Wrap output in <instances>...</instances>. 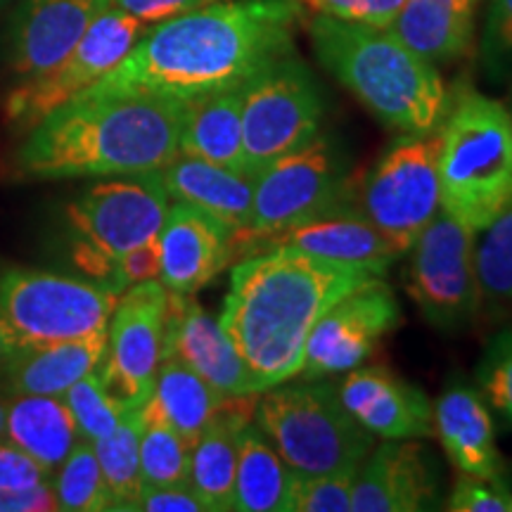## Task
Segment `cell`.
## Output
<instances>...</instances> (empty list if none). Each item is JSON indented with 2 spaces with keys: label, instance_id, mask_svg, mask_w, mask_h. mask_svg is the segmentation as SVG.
Masks as SVG:
<instances>
[{
  "label": "cell",
  "instance_id": "1",
  "mask_svg": "<svg viewBox=\"0 0 512 512\" xmlns=\"http://www.w3.org/2000/svg\"><path fill=\"white\" fill-rule=\"evenodd\" d=\"M304 0H216L152 24L117 67L76 98L157 95L195 100L242 86L292 53Z\"/></svg>",
  "mask_w": 512,
  "mask_h": 512
},
{
  "label": "cell",
  "instance_id": "2",
  "mask_svg": "<svg viewBox=\"0 0 512 512\" xmlns=\"http://www.w3.org/2000/svg\"><path fill=\"white\" fill-rule=\"evenodd\" d=\"M380 275L292 247L245 256L230 275L221 328L252 370L256 392L302 373L306 339L344 294Z\"/></svg>",
  "mask_w": 512,
  "mask_h": 512
},
{
  "label": "cell",
  "instance_id": "3",
  "mask_svg": "<svg viewBox=\"0 0 512 512\" xmlns=\"http://www.w3.org/2000/svg\"><path fill=\"white\" fill-rule=\"evenodd\" d=\"M183 110L157 95L74 98L24 133L12 164L36 181L155 174L181 155Z\"/></svg>",
  "mask_w": 512,
  "mask_h": 512
},
{
  "label": "cell",
  "instance_id": "4",
  "mask_svg": "<svg viewBox=\"0 0 512 512\" xmlns=\"http://www.w3.org/2000/svg\"><path fill=\"white\" fill-rule=\"evenodd\" d=\"M313 53L335 79L389 131H437L448 95L437 64L411 50L392 29L313 15Z\"/></svg>",
  "mask_w": 512,
  "mask_h": 512
},
{
  "label": "cell",
  "instance_id": "5",
  "mask_svg": "<svg viewBox=\"0 0 512 512\" xmlns=\"http://www.w3.org/2000/svg\"><path fill=\"white\" fill-rule=\"evenodd\" d=\"M437 131L441 209L479 235L512 202L510 110L460 88Z\"/></svg>",
  "mask_w": 512,
  "mask_h": 512
},
{
  "label": "cell",
  "instance_id": "6",
  "mask_svg": "<svg viewBox=\"0 0 512 512\" xmlns=\"http://www.w3.org/2000/svg\"><path fill=\"white\" fill-rule=\"evenodd\" d=\"M261 394L256 425L290 470L304 475L358 470L373 451V434L351 418L328 384L283 382Z\"/></svg>",
  "mask_w": 512,
  "mask_h": 512
},
{
  "label": "cell",
  "instance_id": "7",
  "mask_svg": "<svg viewBox=\"0 0 512 512\" xmlns=\"http://www.w3.org/2000/svg\"><path fill=\"white\" fill-rule=\"evenodd\" d=\"M169 200L157 171L91 185L67 207L74 264L95 283L114 290L117 261L133 247L159 238L171 207Z\"/></svg>",
  "mask_w": 512,
  "mask_h": 512
},
{
  "label": "cell",
  "instance_id": "8",
  "mask_svg": "<svg viewBox=\"0 0 512 512\" xmlns=\"http://www.w3.org/2000/svg\"><path fill=\"white\" fill-rule=\"evenodd\" d=\"M349 197L351 183L335 145L316 136L256 171L252 216L249 226L233 235V259L261 252L266 240L287 228L347 207Z\"/></svg>",
  "mask_w": 512,
  "mask_h": 512
},
{
  "label": "cell",
  "instance_id": "9",
  "mask_svg": "<svg viewBox=\"0 0 512 512\" xmlns=\"http://www.w3.org/2000/svg\"><path fill=\"white\" fill-rule=\"evenodd\" d=\"M119 294L95 280L43 268H0V309L19 347L107 330Z\"/></svg>",
  "mask_w": 512,
  "mask_h": 512
},
{
  "label": "cell",
  "instance_id": "10",
  "mask_svg": "<svg viewBox=\"0 0 512 512\" xmlns=\"http://www.w3.org/2000/svg\"><path fill=\"white\" fill-rule=\"evenodd\" d=\"M323 98L302 57L292 53L259 69L242 86V140L249 171L320 136Z\"/></svg>",
  "mask_w": 512,
  "mask_h": 512
},
{
  "label": "cell",
  "instance_id": "11",
  "mask_svg": "<svg viewBox=\"0 0 512 512\" xmlns=\"http://www.w3.org/2000/svg\"><path fill=\"white\" fill-rule=\"evenodd\" d=\"M358 211L403 254L441 211L439 131L401 136L363 178Z\"/></svg>",
  "mask_w": 512,
  "mask_h": 512
},
{
  "label": "cell",
  "instance_id": "12",
  "mask_svg": "<svg viewBox=\"0 0 512 512\" xmlns=\"http://www.w3.org/2000/svg\"><path fill=\"white\" fill-rule=\"evenodd\" d=\"M147 24L117 8L100 10L72 53L46 74L17 81L5 98V117L19 133H29L50 112L91 88L128 55Z\"/></svg>",
  "mask_w": 512,
  "mask_h": 512
},
{
  "label": "cell",
  "instance_id": "13",
  "mask_svg": "<svg viewBox=\"0 0 512 512\" xmlns=\"http://www.w3.org/2000/svg\"><path fill=\"white\" fill-rule=\"evenodd\" d=\"M475 238V230L441 209L413 242L406 292L434 328L456 330L475 318L482 302Z\"/></svg>",
  "mask_w": 512,
  "mask_h": 512
},
{
  "label": "cell",
  "instance_id": "14",
  "mask_svg": "<svg viewBox=\"0 0 512 512\" xmlns=\"http://www.w3.org/2000/svg\"><path fill=\"white\" fill-rule=\"evenodd\" d=\"M401 323L392 287L370 278L330 306L313 325L304 351V380H323L361 368L384 335Z\"/></svg>",
  "mask_w": 512,
  "mask_h": 512
},
{
  "label": "cell",
  "instance_id": "15",
  "mask_svg": "<svg viewBox=\"0 0 512 512\" xmlns=\"http://www.w3.org/2000/svg\"><path fill=\"white\" fill-rule=\"evenodd\" d=\"M166 287L147 280L119 294L110 325L107 354L100 375L107 389L128 408L150 399L164 349Z\"/></svg>",
  "mask_w": 512,
  "mask_h": 512
},
{
  "label": "cell",
  "instance_id": "16",
  "mask_svg": "<svg viewBox=\"0 0 512 512\" xmlns=\"http://www.w3.org/2000/svg\"><path fill=\"white\" fill-rule=\"evenodd\" d=\"M169 292V290H166ZM176 356L226 399L256 396L252 370L195 294H166L162 358Z\"/></svg>",
  "mask_w": 512,
  "mask_h": 512
},
{
  "label": "cell",
  "instance_id": "17",
  "mask_svg": "<svg viewBox=\"0 0 512 512\" xmlns=\"http://www.w3.org/2000/svg\"><path fill=\"white\" fill-rule=\"evenodd\" d=\"M439 472L415 439H384L358 467L351 491L354 512H418L432 508Z\"/></svg>",
  "mask_w": 512,
  "mask_h": 512
},
{
  "label": "cell",
  "instance_id": "18",
  "mask_svg": "<svg viewBox=\"0 0 512 512\" xmlns=\"http://www.w3.org/2000/svg\"><path fill=\"white\" fill-rule=\"evenodd\" d=\"M358 425L382 439L434 437V406L415 384L387 368L349 370L337 389Z\"/></svg>",
  "mask_w": 512,
  "mask_h": 512
},
{
  "label": "cell",
  "instance_id": "19",
  "mask_svg": "<svg viewBox=\"0 0 512 512\" xmlns=\"http://www.w3.org/2000/svg\"><path fill=\"white\" fill-rule=\"evenodd\" d=\"M100 10L105 8L98 0H24L8 38V67L15 79H31L60 64Z\"/></svg>",
  "mask_w": 512,
  "mask_h": 512
},
{
  "label": "cell",
  "instance_id": "20",
  "mask_svg": "<svg viewBox=\"0 0 512 512\" xmlns=\"http://www.w3.org/2000/svg\"><path fill=\"white\" fill-rule=\"evenodd\" d=\"M159 247V283L176 294H197L233 261V233L209 214L183 202L169 207Z\"/></svg>",
  "mask_w": 512,
  "mask_h": 512
},
{
  "label": "cell",
  "instance_id": "21",
  "mask_svg": "<svg viewBox=\"0 0 512 512\" xmlns=\"http://www.w3.org/2000/svg\"><path fill=\"white\" fill-rule=\"evenodd\" d=\"M273 247H292L318 259L366 266L377 275L387 273V268L403 254L361 211L347 207H337L318 219L273 235L261 252Z\"/></svg>",
  "mask_w": 512,
  "mask_h": 512
},
{
  "label": "cell",
  "instance_id": "22",
  "mask_svg": "<svg viewBox=\"0 0 512 512\" xmlns=\"http://www.w3.org/2000/svg\"><path fill=\"white\" fill-rule=\"evenodd\" d=\"M434 406V434L458 472L505 482V460L496 446L494 420L482 396L453 387Z\"/></svg>",
  "mask_w": 512,
  "mask_h": 512
},
{
  "label": "cell",
  "instance_id": "23",
  "mask_svg": "<svg viewBox=\"0 0 512 512\" xmlns=\"http://www.w3.org/2000/svg\"><path fill=\"white\" fill-rule=\"evenodd\" d=\"M157 174L171 200L204 211L233 235L249 226L254 197L252 174H240L185 155L171 159Z\"/></svg>",
  "mask_w": 512,
  "mask_h": 512
},
{
  "label": "cell",
  "instance_id": "24",
  "mask_svg": "<svg viewBox=\"0 0 512 512\" xmlns=\"http://www.w3.org/2000/svg\"><path fill=\"white\" fill-rule=\"evenodd\" d=\"M107 354V330L64 342L19 347L3 370L8 394L62 396L72 384L98 370Z\"/></svg>",
  "mask_w": 512,
  "mask_h": 512
},
{
  "label": "cell",
  "instance_id": "25",
  "mask_svg": "<svg viewBox=\"0 0 512 512\" xmlns=\"http://www.w3.org/2000/svg\"><path fill=\"white\" fill-rule=\"evenodd\" d=\"M479 0H406L392 29L432 64L463 60L475 48Z\"/></svg>",
  "mask_w": 512,
  "mask_h": 512
},
{
  "label": "cell",
  "instance_id": "26",
  "mask_svg": "<svg viewBox=\"0 0 512 512\" xmlns=\"http://www.w3.org/2000/svg\"><path fill=\"white\" fill-rule=\"evenodd\" d=\"M245 399H228L219 415L204 427V432L190 446L192 486L207 512H230L235 505V470H238V437L242 425L252 420Z\"/></svg>",
  "mask_w": 512,
  "mask_h": 512
},
{
  "label": "cell",
  "instance_id": "27",
  "mask_svg": "<svg viewBox=\"0 0 512 512\" xmlns=\"http://www.w3.org/2000/svg\"><path fill=\"white\" fill-rule=\"evenodd\" d=\"M242 86L185 100L178 138L181 155L252 174L242 140Z\"/></svg>",
  "mask_w": 512,
  "mask_h": 512
},
{
  "label": "cell",
  "instance_id": "28",
  "mask_svg": "<svg viewBox=\"0 0 512 512\" xmlns=\"http://www.w3.org/2000/svg\"><path fill=\"white\" fill-rule=\"evenodd\" d=\"M5 439L55 472L79 444V430L62 396L8 394Z\"/></svg>",
  "mask_w": 512,
  "mask_h": 512
},
{
  "label": "cell",
  "instance_id": "29",
  "mask_svg": "<svg viewBox=\"0 0 512 512\" xmlns=\"http://www.w3.org/2000/svg\"><path fill=\"white\" fill-rule=\"evenodd\" d=\"M226 403V396L185 366L181 358L166 356L159 363L155 387L143 406L192 446Z\"/></svg>",
  "mask_w": 512,
  "mask_h": 512
},
{
  "label": "cell",
  "instance_id": "30",
  "mask_svg": "<svg viewBox=\"0 0 512 512\" xmlns=\"http://www.w3.org/2000/svg\"><path fill=\"white\" fill-rule=\"evenodd\" d=\"M292 470L259 425L247 420L238 437L235 505L238 512H287Z\"/></svg>",
  "mask_w": 512,
  "mask_h": 512
},
{
  "label": "cell",
  "instance_id": "31",
  "mask_svg": "<svg viewBox=\"0 0 512 512\" xmlns=\"http://www.w3.org/2000/svg\"><path fill=\"white\" fill-rule=\"evenodd\" d=\"M140 434H143V406L128 408L117 430L93 441L102 477L112 496V510H133L143 489Z\"/></svg>",
  "mask_w": 512,
  "mask_h": 512
},
{
  "label": "cell",
  "instance_id": "32",
  "mask_svg": "<svg viewBox=\"0 0 512 512\" xmlns=\"http://www.w3.org/2000/svg\"><path fill=\"white\" fill-rule=\"evenodd\" d=\"M57 510L64 512H100L112 510V496L102 477L98 456L91 441H79L64 463L53 472Z\"/></svg>",
  "mask_w": 512,
  "mask_h": 512
},
{
  "label": "cell",
  "instance_id": "33",
  "mask_svg": "<svg viewBox=\"0 0 512 512\" xmlns=\"http://www.w3.org/2000/svg\"><path fill=\"white\" fill-rule=\"evenodd\" d=\"M190 475V444L164 420L145 411L140 434V477L143 486L183 484Z\"/></svg>",
  "mask_w": 512,
  "mask_h": 512
},
{
  "label": "cell",
  "instance_id": "34",
  "mask_svg": "<svg viewBox=\"0 0 512 512\" xmlns=\"http://www.w3.org/2000/svg\"><path fill=\"white\" fill-rule=\"evenodd\" d=\"M69 413L76 422V430L83 441H98L117 430L128 406H124L102 380L100 368L81 377L62 394Z\"/></svg>",
  "mask_w": 512,
  "mask_h": 512
},
{
  "label": "cell",
  "instance_id": "35",
  "mask_svg": "<svg viewBox=\"0 0 512 512\" xmlns=\"http://www.w3.org/2000/svg\"><path fill=\"white\" fill-rule=\"evenodd\" d=\"M475 271L482 297L512 302V202L475 242Z\"/></svg>",
  "mask_w": 512,
  "mask_h": 512
},
{
  "label": "cell",
  "instance_id": "36",
  "mask_svg": "<svg viewBox=\"0 0 512 512\" xmlns=\"http://www.w3.org/2000/svg\"><path fill=\"white\" fill-rule=\"evenodd\" d=\"M358 470L304 475L292 470L287 512H349Z\"/></svg>",
  "mask_w": 512,
  "mask_h": 512
},
{
  "label": "cell",
  "instance_id": "37",
  "mask_svg": "<svg viewBox=\"0 0 512 512\" xmlns=\"http://www.w3.org/2000/svg\"><path fill=\"white\" fill-rule=\"evenodd\" d=\"M477 377L486 403L512 425V330H503L486 347Z\"/></svg>",
  "mask_w": 512,
  "mask_h": 512
},
{
  "label": "cell",
  "instance_id": "38",
  "mask_svg": "<svg viewBox=\"0 0 512 512\" xmlns=\"http://www.w3.org/2000/svg\"><path fill=\"white\" fill-rule=\"evenodd\" d=\"M512 494L508 482L463 475L453 484L446 510L453 512H510Z\"/></svg>",
  "mask_w": 512,
  "mask_h": 512
},
{
  "label": "cell",
  "instance_id": "39",
  "mask_svg": "<svg viewBox=\"0 0 512 512\" xmlns=\"http://www.w3.org/2000/svg\"><path fill=\"white\" fill-rule=\"evenodd\" d=\"M406 0H304L313 15L342 19V22L370 24V27H392Z\"/></svg>",
  "mask_w": 512,
  "mask_h": 512
},
{
  "label": "cell",
  "instance_id": "40",
  "mask_svg": "<svg viewBox=\"0 0 512 512\" xmlns=\"http://www.w3.org/2000/svg\"><path fill=\"white\" fill-rule=\"evenodd\" d=\"M482 53L494 72L512 69V0H491L489 3Z\"/></svg>",
  "mask_w": 512,
  "mask_h": 512
},
{
  "label": "cell",
  "instance_id": "41",
  "mask_svg": "<svg viewBox=\"0 0 512 512\" xmlns=\"http://www.w3.org/2000/svg\"><path fill=\"white\" fill-rule=\"evenodd\" d=\"M50 479H53V472L31 458L27 451L12 444L10 439H0V491L31 489Z\"/></svg>",
  "mask_w": 512,
  "mask_h": 512
},
{
  "label": "cell",
  "instance_id": "42",
  "mask_svg": "<svg viewBox=\"0 0 512 512\" xmlns=\"http://www.w3.org/2000/svg\"><path fill=\"white\" fill-rule=\"evenodd\" d=\"M159 271H162V247H159V238H155L121 256L114 268L112 287L121 294L138 283L159 280Z\"/></svg>",
  "mask_w": 512,
  "mask_h": 512
},
{
  "label": "cell",
  "instance_id": "43",
  "mask_svg": "<svg viewBox=\"0 0 512 512\" xmlns=\"http://www.w3.org/2000/svg\"><path fill=\"white\" fill-rule=\"evenodd\" d=\"M133 510L143 512H207L200 496L192 491L188 482L183 484H157L143 486Z\"/></svg>",
  "mask_w": 512,
  "mask_h": 512
},
{
  "label": "cell",
  "instance_id": "44",
  "mask_svg": "<svg viewBox=\"0 0 512 512\" xmlns=\"http://www.w3.org/2000/svg\"><path fill=\"white\" fill-rule=\"evenodd\" d=\"M211 3H216V0H112L110 5L152 27V24L200 10Z\"/></svg>",
  "mask_w": 512,
  "mask_h": 512
},
{
  "label": "cell",
  "instance_id": "45",
  "mask_svg": "<svg viewBox=\"0 0 512 512\" xmlns=\"http://www.w3.org/2000/svg\"><path fill=\"white\" fill-rule=\"evenodd\" d=\"M57 510L53 484H38L31 489L0 491V512H50Z\"/></svg>",
  "mask_w": 512,
  "mask_h": 512
},
{
  "label": "cell",
  "instance_id": "46",
  "mask_svg": "<svg viewBox=\"0 0 512 512\" xmlns=\"http://www.w3.org/2000/svg\"><path fill=\"white\" fill-rule=\"evenodd\" d=\"M17 349H19L17 339L12 335L8 320L3 316V309H0V373L8 368V363L12 361V356L17 354Z\"/></svg>",
  "mask_w": 512,
  "mask_h": 512
},
{
  "label": "cell",
  "instance_id": "47",
  "mask_svg": "<svg viewBox=\"0 0 512 512\" xmlns=\"http://www.w3.org/2000/svg\"><path fill=\"white\" fill-rule=\"evenodd\" d=\"M8 394H0V439L5 437V418H8Z\"/></svg>",
  "mask_w": 512,
  "mask_h": 512
},
{
  "label": "cell",
  "instance_id": "48",
  "mask_svg": "<svg viewBox=\"0 0 512 512\" xmlns=\"http://www.w3.org/2000/svg\"><path fill=\"white\" fill-rule=\"evenodd\" d=\"M98 3L102 5V8H110V3H112V0H98Z\"/></svg>",
  "mask_w": 512,
  "mask_h": 512
},
{
  "label": "cell",
  "instance_id": "49",
  "mask_svg": "<svg viewBox=\"0 0 512 512\" xmlns=\"http://www.w3.org/2000/svg\"><path fill=\"white\" fill-rule=\"evenodd\" d=\"M5 3H8V0H0V8H3V5H5Z\"/></svg>",
  "mask_w": 512,
  "mask_h": 512
},
{
  "label": "cell",
  "instance_id": "50",
  "mask_svg": "<svg viewBox=\"0 0 512 512\" xmlns=\"http://www.w3.org/2000/svg\"><path fill=\"white\" fill-rule=\"evenodd\" d=\"M510 117H512V98H510Z\"/></svg>",
  "mask_w": 512,
  "mask_h": 512
},
{
  "label": "cell",
  "instance_id": "51",
  "mask_svg": "<svg viewBox=\"0 0 512 512\" xmlns=\"http://www.w3.org/2000/svg\"><path fill=\"white\" fill-rule=\"evenodd\" d=\"M510 512H512V501H510Z\"/></svg>",
  "mask_w": 512,
  "mask_h": 512
}]
</instances>
